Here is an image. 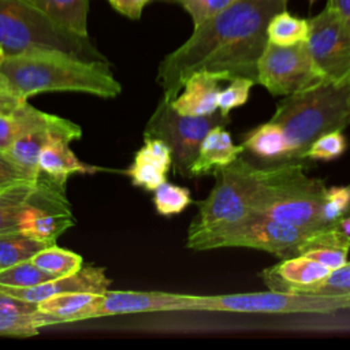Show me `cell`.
Segmentation results:
<instances>
[{"mask_svg":"<svg viewBox=\"0 0 350 350\" xmlns=\"http://www.w3.org/2000/svg\"><path fill=\"white\" fill-rule=\"evenodd\" d=\"M288 0H237L194 27L191 36L157 67L163 97L174 100L185 81L197 71L226 72L256 82L258 59L268 42L271 18Z\"/></svg>","mask_w":350,"mask_h":350,"instance_id":"cell-1","label":"cell"},{"mask_svg":"<svg viewBox=\"0 0 350 350\" xmlns=\"http://www.w3.org/2000/svg\"><path fill=\"white\" fill-rule=\"evenodd\" d=\"M242 159L247 204L253 213L308 231L325 228L320 209L327 186L321 179L309 176L304 163L260 164L243 154Z\"/></svg>","mask_w":350,"mask_h":350,"instance_id":"cell-2","label":"cell"},{"mask_svg":"<svg viewBox=\"0 0 350 350\" xmlns=\"http://www.w3.org/2000/svg\"><path fill=\"white\" fill-rule=\"evenodd\" d=\"M0 71L25 100L42 92H78L101 98L122 93L107 60H85L63 52L7 56Z\"/></svg>","mask_w":350,"mask_h":350,"instance_id":"cell-3","label":"cell"},{"mask_svg":"<svg viewBox=\"0 0 350 350\" xmlns=\"http://www.w3.org/2000/svg\"><path fill=\"white\" fill-rule=\"evenodd\" d=\"M268 120L283 138L286 163H304L316 138L350 126V83L323 82L284 96Z\"/></svg>","mask_w":350,"mask_h":350,"instance_id":"cell-4","label":"cell"},{"mask_svg":"<svg viewBox=\"0 0 350 350\" xmlns=\"http://www.w3.org/2000/svg\"><path fill=\"white\" fill-rule=\"evenodd\" d=\"M0 49L5 57L63 52L85 60H105L89 37L60 29L25 0H0Z\"/></svg>","mask_w":350,"mask_h":350,"instance_id":"cell-5","label":"cell"},{"mask_svg":"<svg viewBox=\"0 0 350 350\" xmlns=\"http://www.w3.org/2000/svg\"><path fill=\"white\" fill-rule=\"evenodd\" d=\"M312 231L302 230L269 216H250L216 228L187 231L186 247L196 252L223 247H247L273 254L279 258L293 257L298 246Z\"/></svg>","mask_w":350,"mask_h":350,"instance_id":"cell-6","label":"cell"},{"mask_svg":"<svg viewBox=\"0 0 350 350\" xmlns=\"http://www.w3.org/2000/svg\"><path fill=\"white\" fill-rule=\"evenodd\" d=\"M350 309V295L324 297L283 293L275 290L257 293L191 295L186 294L185 310L234 312V313H332Z\"/></svg>","mask_w":350,"mask_h":350,"instance_id":"cell-7","label":"cell"},{"mask_svg":"<svg viewBox=\"0 0 350 350\" xmlns=\"http://www.w3.org/2000/svg\"><path fill=\"white\" fill-rule=\"evenodd\" d=\"M228 123L230 116L219 109L205 116H187L176 112L170 100L161 97L146 122L144 138L163 141L171 150L174 171L182 178H190V168L205 134Z\"/></svg>","mask_w":350,"mask_h":350,"instance_id":"cell-8","label":"cell"},{"mask_svg":"<svg viewBox=\"0 0 350 350\" xmlns=\"http://www.w3.org/2000/svg\"><path fill=\"white\" fill-rule=\"evenodd\" d=\"M328 82L308 49L306 41L294 45L267 42L257 64L256 83L273 96H290Z\"/></svg>","mask_w":350,"mask_h":350,"instance_id":"cell-9","label":"cell"},{"mask_svg":"<svg viewBox=\"0 0 350 350\" xmlns=\"http://www.w3.org/2000/svg\"><path fill=\"white\" fill-rule=\"evenodd\" d=\"M308 22L306 45L323 77L328 82L350 83V25L331 0Z\"/></svg>","mask_w":350,"mask_h":350,"instance_id":"cell-10","label":"cell"},{"mask_svg":"<svg viewBox=\"0 0 350 350\" xmlns=\"http://www.w3.org/2000/svg\"><path fill=\"white\" fill-rule=\"evenodd\" d=\"M215 186L202 201L197 202V215L187 231H201L239 221L253 212L247 204L242 156L216 170Z\"/></svg>","mask_w":350,"mask_h":350,"instance_id":"cell-11","label":"cell"},{"mask_svg":"<svg viewBox=\"0 0 350 350\" xmlns=\"http://www.w3.org/2000/svg\"><path fill=\"white\" fill-rule=\"evenodd\" d=\"M72 226L75 217L66 197V186L40 174L38 190L22 211L18 231L33 239L55 243Z\"/></svg>","mask_w":350,"mask_h":350,"instance_id":"cell-12","label":"cell"},{"mask_svg":"<svg viewBox=\"0 0 350 350\" xmlns=\"http://www.w3.org/2000/svg\"><path fill=\"white\" fill-rule=\"evenodd\" d=\"M186 294L164 291H111L100 294L90 319L116 314L185 310Z\"/></svg>","mask_w":350,"mask_h":350,"instance_id":"cell-13","label":"cell"},{"mask_svg":"<svg viewBox=\"0 0 350 350\" xmlns=\"http://www.w3.org/2000/svg\"><path fill=\"white\" fill-rule=\"evenodd\" d=\"M38 129L53 130L68 144L82 135V129L77 123L42 112L26 101L11 115L0 113V152H5L18 137Z\"/></svg>","mask_w":350,"mask_h":350,"instance_id":"cell-14","label":"cell"},{"mask_svg":"<svg viewBox=\"0 0 350 350\" xmlns=\"http://www.w3.org/2000/svg\"><path fill=\"white\" fill-rule=\"evenodd\" d=\"M331 269L305 256L280 258V262L265 268L261 279L268 290L312 294L317 284L324 280Z\"/></svg>","mask_w":350,"mask_h":350,"instance_id":"cell-15","label":"cell"},{"mask_svg":"<svg viewBox=\"0 0 350 350\" xmlns=\"http://www.w3.org/2000/svg\"><path fill=\"white\" fill-rule=\"evenodd\" d=\"M111 280L105 275V269L101 267H83L74 273L59 276L45 283L26 287V288H16V287H7L0 286V290L11 294L14 297L30 301V302H41L45 298L67 294V293H104L108 290Z\"/></svg>","mask_w":350,"mask_h":350,"instance_id":"cell-16","label":"cell"},{"mask_svg":"<svg viewBox=\"0 0 350 350\" xmlns=\"http://www.w3.org/2000/svg\"><path fill=\"white\" fill-rule=\"evenodd\" d=\"M231 75L226 72L197 71L183 83L180 92L171 100L172 108L187 116H205L217 111V98L223 82H228Z\"/></svg>","mask_w":350,"mask_h":350,"instance_id":"cell-17","label":"cell"},{"mask_svg":"<svg viewBox=\"0 0 350 350\" xmlns=\"http://www.w3.org/2000/svg\"><path fill=\"white\" fill-rule=\"evenodd\" d=\"M49 325H55L53 319L41 312L37 302L0 290V335L29 338L37 335L40 328Z\"/></svg>","mask_w":350,"mask_h":350,"instance_id":"cell-18","label":"cell"},{"mask_svg":"<svg viewBox=\"0 0 350 350\" xmlns=\"http://www.w3.org/2000/svg\"><path fill=\"white\" fill-rule=\"evenodd\" d=\"M171 168L172 154L170 148L157 138H144V145L135 152L126 175L134 186L153 191L167 180Z\"/></svg>","mask_w":350,"mask_h":350,"instance_id":"cell-19","label":"cell"},{"mask_svg":"<svg viewBox=\"0 0 350 350\" xmlns=\"http://www.w3.org/2000/svg\"><path fill=\"white\" fill-rule=\"evenodd\" d=\"M350 235L339 226L312 231L298 246L294 256H305L323 264L328 269H336L349 260Z\"/></svg>","mask_w":350,"mask_h":350,"instance_id":"cell-20","label":"cell"},{"mask_svg":"<svg viewBox=\"0 0 350 350\" xmlns=\"http://www.w3.org/2000/svg\"><path fill=\"white\" fill-rule=\"evenodd\" d=\"M243 154V146L235 145L226 126L211 129L202 138L196 160L190 168V178H198L226 167Z\"/></svg>","mask_w":350,"mask_h":350,"instance_id":"cell-21","label":"cell"},{"mask_svg":"<svg viewBox=\"0 0 350 350\" xmlns=\"http://www.w3.org/2000/svg\"><path fill=\"white\" fill-rule=\"evenodd\" d=\"M38 168L40 174L64 186L68 176L72 174H88L98 171L97 167L82 163L70 149L68 142L57 137H52L41 149L38 157Z\"/></svg>","mask_w":350,"mask_h":350,"instance_id":"cell-22","label":"cell"},{"mask_svg":"<svg viewBox=\"0 0 350 350\" xmlns=\"http://www.w3.org/2000/svg\"><path fill=\"white\" fill-rule=\"evenodd\" d=\"M60 29L81 37L88 34L89 0H25Z\"/></svg>","mask_w":350,"mask_h":350,"instance_id":"cell-23","label":"cell"},{"mask_svg":"<svg viewBox=\"0 0 350 350\" xmlns=\"http://www.w3.org/2000/svg\"><path fill=\"white\" fill-rule=\"evenodd\" d=\"M101 294V293H100ZM97 293H67L59 294L38 302V309L51 314L55 325L88 320L98 302Z\"/></svg>","mask_w":350,"mask_h":350,"instance_id":"cell-24","label":"cell"},{"mask_svg":"<svg viewBox=\"0 0 350 350\" xmlns=\"http://www.w3.org/2000/svg\"><path fill=\"white\" fill-rule=\"evenodd\" d=\"M40 186V176L34 180H21L0 190V234L18 231L22 211L33 200Z\"/></svg>","mask_w":350,"mask_h":350,"instance_id":"cell-25","label":"cell"},{"mask_svg":"<svg viewBox=\"0 0 350 350\" xmlns=\"http://www.w3.org/2000/svg\"><path fill=\"white\" fill-rule=\"evenodd\" d=\"M52 137L60 138L53 130H49V129L34 130L31 133L18 137L11 144V146L5 150V153L11 157V160L15 164H18L33 179H37L40 176V168H38L40 152Z\"/></svg>","mask_w":350,"mask_h":350,"instance_id":"cell-26","label":"cell"},{"mask_svg":"<svg viewBox=\"0 0 350 350\" xmlns=\"http://www.w3.org/2000/svg\"><path fill=\"white\" fill-rule=\"evenodd\" d=\"M309 34L308 19L297 18L287 10L276 12L267 26V40L275 45H294L306 41Z\"/></svg>","mask_w":350,"mask_h":350,"instance_id":"cell-27","label":"cell"},{"mask_svg":"<svg viewBox=\"0 0 350 350\" xmlns=\"http://www.w3.org/2000/svg\"><path fill=\"white\" fill-rule=\"evenodd\" d=\"M52 243L33 239L21 231H10L0 234V268L31 260L44 247Z\"/></svg>","mask_w":350,"mask_h":350,"instance_id":"cell-28","label":"cell"},{"mask_svg":"<svg viewBox=\"0 0 350 350\" xmlns=\"http://www.w3.org/2000/svg\"><path fill=\"white\" fill-rule=\"evenodd\" d=\"M33 264L46 273L59 278L77 272L82 268V257L71 250L63 249L52 243L31 257Z\"/></svg>","mask_w":350,"mask_h":350,"instance_id":"cell-29","label":"cell"},{"mask_svg":"<svg viewBox=\"0 0 350 350\" xmlns=\"http://www.w3.org/2000/svg\"><path fill=\"white\" fill-rule=\"evenodd\" d=\"M52 279H55V276L40 269L31 260L18 262L7 268H0V286L26 288Z\"/></svg>","mask_w":350,"mask_h":350,"instance_id":"cell-30","label":"cell"},{"mask_svg":"<svg viewBox=\"0 0 350 350\" xmlns=\"http://www.w3.org/2000/svg\"><path fill=\"white\" fill-rule=\"evenodd\" d=\"M191 194L187 187L164 182L153 190V205L163 216L178 215L191 204Z\"/></svg>","mask_w":350,"mask_h":350,"instance_id":"cell-31","label":"cell"},{"mask_svg":"<svg viewBox=\"0 0 350 350\" xmlns=\"http://www.w3.org/2000/svg\"><path fill=\"white\" fill-rule=\"evenodd\" d=\"M350 206V185L325 187L320 217L325 227L338 226V221Z\"/></svg>","mask_w":350,"mask_h":350,"instance_id":"cell-32","label":"cell"},{"mask_svg":"<svg viewBox=\"0 0 350 350\" xmlns=\"http://www.w3.org/2000/svg\"><path fill=\"white\" fill-rule=\"evenodd\" d=\"M347 148L346 137L342 130L328 131L316 138L305 153V159L309 160H335L340 157Z\"/></svg>","mask_w":350,"mask_h":350,"instance_id":"cell-33","label":"cell"},{"mask_svg":"<svg viewBox=\"0 0 350 350\" xmlns=\"http://www.w3.org/2000/svg\"><path fill=\"white\" fill-rule=\"evenodd\" d=\"M256 82L245 77H234L228 81L226 88L220 89L217 98V109L223 115H230V112L241 105H243L250 96L252 88Z\"/></svg>","mask_w":350,"mask_h":350,"instance_id":"cell-34","label":"cell"},{"mask_svg":"<svg viewBox=\"0 0 350 350\" xmlns=\"http://www.w3.org/2000/svg\"><path fill=\"white\" fill-rule=\"evenodd\" d=\"M186 10L191 16L193 26L197 27L216 14L230 7L237 0H172Z\"/></svg>","mask_w":350,"mask_h":350,"instance_id":"cell-35","label":"cell"},{"mask_svg":"<svg viewBox=\"0 0 350 350\" xmlns=\"http://www.w3.org/2000/svg\"><path fill=\"white\" fill-rule=\"evenodd\" d=\"M312 295L324 297H342L350 295V261L345 265L331 269L328 276L321 280L313 290Z\"/></svg>","mask_w":350,"mask_h":350,"instance_id":"cell-36","label":"cell"},{"mask_svg":"<svg viewBox=\"0 0 350 350\" xmlns=\"http://www.w3.org/2000/svg\"><path fill=\"white\" fill-rule=\"evenodd\" d=\"M21 180H34L5 152H0V187H5Z\"/></svg>","mask_w":350,"mask_h":350,"instance_id":"cell-37","label":"cell"},{"mask_svg":"<svg viewBox=\"0 0 350 350\" xmlns=\"http://www.w3.org/2000/svg\"><path fill=\"white\" fill-rule=\"evenodd\" d=\"M27 100L22 98L11 86L5 75L0 71V113L11 115Z\"/></svg>","mask_w":350,"mask_h":350,"instance_id":"cell-38","label":"cell"},{"mask_svg":"<svg viewBox=\"0 0 350 350\" xmlns=\"http://www.w3.org/2000/svg\"><path fill=\"white\" fill-rule=\"evenodd\" d=\"M111 7L129 19L138 21L142 15L144 7L152 0H108Z\"/></svg>","mask_w":350,"mask_h":350,"instance_id":"cell-39","label":"cell"},{"mask_svg":"<svg viewBox=\"0 0 350 350\" xmlns=\"http://www.w3.org/2000/svg\"><path fill=\"white\" fill-rule=\"evenodd\" d=\"M336 11L350 25V0H331Z\"/></svg>","mask_w":350,"mask_h":350,"instance_id":"cell-40","label":"cell"},{"mask_svg":"<svg viewBox=\"0 0 350 350\" xmlns=\"http://www.w3.org/2000/svg\"><path fill=\"white\" fill-rule=\"evenodd\" d=\"M338 226L340 230H343L346 234L350 235V215H345L343 217H340V220L338 221Z\"/></svg>","mask_w":350,"mask_h":350,"instance_id":"cell-41","label":"cell"},{"mask_svg":"<svg viewBox=\"0 0 350 350\" xmlns=\"http://www.w3.org/2000/svg\"><path fill=\"white\" fill-rule=\"evenodd\" d=\"M4 57H5V56H4V53H3V51H1V49H0V64H1V62H3V60H4Z\"/></svg>","mask_w":350,"mask_h":350,"instance_id":"cell-42","label":"cell"},{"mask_svg":"<svg viewBox=\"0 0 350 350\" xmlns=\"http://www.w3.org/2000/svg\"><path fill=\"white\" fill-rule=\"evenodd\" d=\"M308 1H309V4H310V5H312V4H313V3H316V1H317V0H308Z\"/></svg>","mask_w":350,"mask_h":350,"instance_id":"cell-43","label":"cell"},{"mask_svg":"<svg viewBox=\"0 0 350 350\" xmlns=\"http://www.w3.org/2000/svg\"><path fill=\"white\" fill-rule=\"evenodd\" d=\"M345 215H350V206H349V209H347V212H346ZM342 217H343V216H342Z\"/></svg>","mask_w":350,"mask_h":350,"instance_id":"cell-44","label":"cell"},{"mask_svg":"<svg viewBox=\"0 0 350 350\" xmlns=\"http://www.w3.org/2000/svg\"><path fill=\"white\" fill-rule=\"evenodd\" d=\"M1 189H3V187H0V190H1Z\"/></svg>","mask_w":350,"mask_h":350,"instance_id":"cell-45","label":"cell"}]
</instances>
